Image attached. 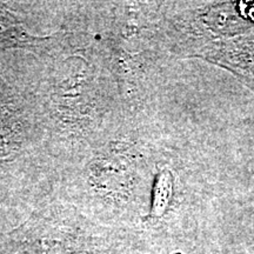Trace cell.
<instances>
[{"label": "cell", "mask_w": 254, "mask_h": 254, "mask_svg": "<svg viewBox=\"0 0 254 254\" xmlns=\"http://www.w3.org/2000/svg\"><path fill=\"white\" fill-rule=\"evenodd\" d=\"M199 57L232 71L254 90V31L237 39L211 44Z\"/></svg>", "instance_id": "cell-1"}]
</instances>
